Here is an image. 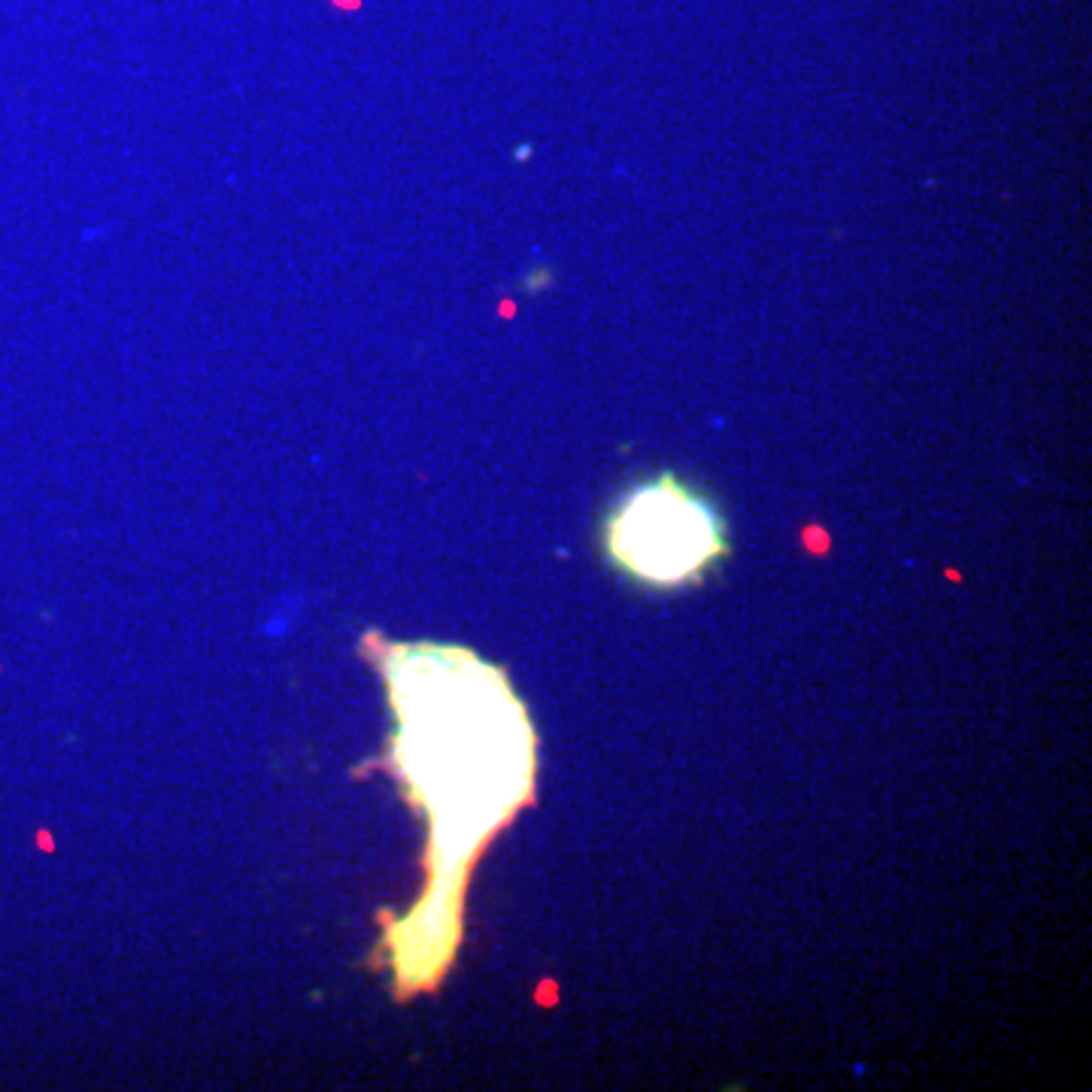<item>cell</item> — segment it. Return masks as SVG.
Returning a JSON list of instances; mask_svg holds the SVG:
<instances>
[{
	"instance_id": "cell-1",
	"label": "cell",
	"mask_w": 1092,
	"mask_h": 1092,
	"mask_svg": "<svg viewBox=\"0 0 1092 1092\" xmlns=\"http://www.w3.org/2000/svg\"><path fill=\"white\" fill-rule=\"evenodd\" d=\"M392 768L431 829L429 892L388 929L401 989H431L453 962L462 892L479 846L534 789V731L495 664L462 646H392Z\"/></svg>"
},
{
	"instance_id": "cell-2",
	"label": "cell",
	"mask_w": 1092,
	"mask_h": 1092,
	"mask_svg": "<svg viewBox=\"0 0 1092 1092\" xmlns=\"http://www.w3.org/2000/svg\"><path fill=\"white\" fill-rule=\"evenodd\" d=\"M604 546L629 577L646 586H683L725 555L716 507L674 473L631 486L610 510Z\"/></svg>"
}]
</instances>
